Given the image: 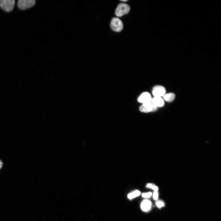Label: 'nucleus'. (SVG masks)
Listing matches in <instances>:
<instances>
[{
    "label": "nucleus",
    "instance_id": "3",
    "mask_svg": "<svg viewBox=\"0 0 221 221\" xmlns=\"http://www.w3.org/2000/svg\"><path fill=\"white\" fill-rule=\"evenodd\" d=\"M35 4V0H19L17 4L19 9L24 10L32 7Z\"/></svg>",
    "mask_w": 221,
    "mask_h": 221
},
{
    "label": "nucleus",
    "instance_id": "18",
    "mask_svg": "<svg viewBox=\"0 0 221 221\" xmlns=\"http://www.w3.org/2000/svg\"></svg>",
    "mask_w": 221,
    "mask_h": 221
},
{
    "label": "nucleus",
    "instance_id": "2",
    "mask_svg": "<svg viewBox=\"0 0 221 221\" xmlns=\"http://www.w3.org/2000/svg\"><path fill=\"white\" fill-rule=\"evenodd\" d=\"M15 3L14 0H1L0 7L6 12H10L13 10Z\"/></svg>",
    "mask_w": 221,
    "mask_h": 221
},
{
    "label": "nucleus",
    "instance_id": "4",
    "mask_svg": "<svg viewBox=\"0 0 221 221\" xmlns=\"http://www.w3.org/2000/svg\"><path fill=\"white\" fill-rule=\"evenodd\" d=\"M110 27L114 31L119 32L122 29L123 25L122 21L118 17H114L111 20Z\"/></svg>",
    "mask_w": 221,
    "mask_h": 221
},
{
    "label": "nucleus",
    "instance_id": "15",
    "mask_svg": "<svg viewBox=\"0 0 221 221\" xmlns=\"http://www.w3.org/2000/svg\"><path fill=\"white\" fill-rule=\"evenodd\" d=\"M158 194L157 192L154 191L153 192V199L155 200H156L158 199Z\"/></svg>",
    "mask_w": 221,
    "mask_h": 221
},
{
    "label": "nucleus",
    "instance_id": "9",
    "mask_svg": "<svg viewBox=\"0 0 221 221\" xmlns=\"http://www.w3.org/2000/svg\"><path fill=\"white\" fill-rule=\"evenodd\" d=\"M151 102L156 107H161L164 105L163 99L161 97H154L151 99Z\"/></svg>",
    "mask_w": 221,
    "mask_h": 221
},
{
    "label": "nucleus",
    "instance_id": "17",
    "mask_svg": "<svg viewBox=\"0 0 221 221\" xmlns=\"http://www.w3.org/2000/svg\"><path fill=\"white\" fill-rule=\"evenodd\" d=\"M121 1H122V2H126V1H127V0H121Z\"/></svg>",
    "mask_w": 221,
    "mask_h": 221
},
{
    "label": "nucleus",
    "instance_id": "11",
    "mask_svg": "<svg viewBox=\"0 0 221 221\" xmlns=\"http://www.w3.org/2000/svg\"><path fill=\"white\" fill-rule=\"evenodd\" d=\"M141 194L140 191L136 190L129 194L128 195V198L130 199L134 198L138 196Z\"/></svg>",
    "mask_w": 221,
    "mask_h": 221
},
{
    "label": "nucleus",
    "instance_id": "10",
    "mask_svg": "<svg viewBox=\"0 0 221 221\" xmlns=\"http://www.w3.org/2000/svg\"><path fill=\"white\" fill-rule=\"evenodd\" d=\"M175 97V94L173 93L165 94L164 96V99L167 102H170L173 101Z\"/></svg>",
    "mask_w": 221,
    "mask_h": 221
},
{
    "label": "nucleus",
    "instance_id": "5",
    "mask_svg": "<svg viewBox=\"0 0 221 221\" xmlns=\"http://www.w3.org/2000/svg\"><path fill=\"white\" fill-rule=\"evenodd\" d=\"M157 107L151 101L150 102L143 104L139 108L140 111L144 113H148L156 110Z\"/></svg>",
    "mask_w": 221,
    "mask_h": 221
},
{
    "label": "nucleus",
    "instance_id": "1",
    "mask_svg": "<svg viewBox=\"0 0 221 221\" xmlns=\"http://www.w3.org/2000/svg\"><path fill=\"white\" fill-rule=\"evenodd\" d=\"M130 7L127 4L121 3L118 5L117 7L115 14L118 17H121L124 14H128L130 11Z\"/></svg>",
    "mask_w": 221,
    "mask_h": 221
},
{
    "label": "nucleus",
    "instance_id": "16",
    "mask_svg": "<svg viewBox=\"0 0 221 221\" xmlns=\"http://www.w3.org/2000/svg\"><path fill=\"white\" fill-rule=\"evenodd\" d=\"M2 165V161L0 160V169L1 168Z\"/></svg>",
    "mask_w": 221,
    "mask_h": 221
},
{
    "label": "nucleus",
    "instance_id": "12",
    "mask_svg": "<svg viewBox=\"0 0 221 221\" xmlns=\"http://www.w3.org/2000/svg\"><path fill=\"white\" fill-rule=\"evenodd\" d=\"M146 187L147 188L152 189L155 191H157L158 189V188L157 186L152 184H147Z\"/></svg>",
    "mask_w": 221,
    "mask_h": 221
},
{
    "label": "nucleus",
    "instance_id": "14",
    "mask_svg": "<svg viewBox=\"0 0 221 221\" xmlns=\"http://www.w3.org/2000/svg\"><path fill=\"white\" fill-rule=\"evenodd\" d=\"M152 195V193L151 192H149L146 193H143L142 194V196L143 197L145 198H149L151 197Z\"/></svg>",
    "mask_w": 221,
    "mask_h": 221
},
{
    "label": "nucleus",
    "instance_id": "13",
    "mask_svg": "<svg viewBox=\"0 0 221 221\" xmlns=\"http://www.w3.org/2000/svg\"><path fill=\"white\" fill-rule=\"evenodd\" d=\"M156 205L159 208H160L163 207L165 204L164 202L161 201H158L156 203Z\"/></svg>",
    "mask_w": 221,
    "mask_h": 221
},
{
    "label": "nucleus",
    "instance_id": "6",
    "mask_svg": "<svg viewBox=\"0 0 221 221\" xmlns=\"http://www.w3.org/2000/svg\"><path fill=\"white\" fill-rule=\"evenodd\" d=\"M165 91L164 87L160 85H157L153 88L152 93L154 97H161L165 94Z\"/></svg>",
    "mask_w": 221,
    "mask_h": 221
},
{
    "label": "nucleus",
    "instance_id": "7",
    "mask_svg": "<svg viewBox=\"0 0 221 221\" xmlns=\"http://www.w3.org/2000/svg\"><path fill=\"white\" fill-rule=\"evenodd\" d=\"M151 99L150 94L148 92H145L139 97L138 100L140 103L144 104L150 102Z\"/></svg>",
    "mask_w": 221,
    "mask_h": 221
},
{
    "label": "nucleus",
    "instance_id": "8",
    "mask_svg": "<svg viewBox=\"0 0 221 221\" xmlns=\"http://www.w3.org/2000/svg\"><path fill=\"white\" fill-rule=\"evenodd\" d=\"M152 203L148 200L145 199L143 200L141 204V209L144 211L147 212L151 209Z\"/></svg>",
    "mask_w": 221,
    "mask_h": 221
}]
</instances>
